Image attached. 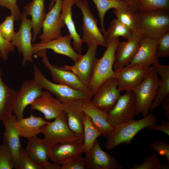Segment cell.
Masks as SVG:
<instances>
[{"mask_svg":"<svg viewBox=\"0 0 169 169\" xmlns=\"http://www.w3.org/2000/svg\"><path fill=\"white\" fill-rule=\"evenodd\" d=\"M72 39L71 37L69 34L50 40L44 43L32 44L34 53L42 50L50 49L55 53L69 57L75 63L82 55L76 52L72 48L71 44Z\"/></svg>","mask_w":169,"mask_h":169,"instance_id":"ffe728a7","label":"cell"},{"mask_svg":"<svg viewBox=\"0 0 169 169\" xmlns=\"http://www.w3.org/2000/svg\"><path fill=\"white\" fill-rule=\"evenodd\" d=\"M15 168L13 154L10 149L4 142L0 144V169Z\"/></svg>","mask_w":169,"mask_h":169,"instance_id":"d590c367","label":"cell"},{"mask_svg":"<svg viewBox=\"0 0 169 169\" xmlns=\"http://www.w3.org/2000/svg\"><path fill=\"white\" fill-rule=\"evenodd\" d=\"M159 82L158 74L153 68L139 84L131 90L136 100V116L141 114L144 116L149 113Z\"/></svg>","mask_w":169,"mask_h":169,"instance_id":"277c9868","label":"cell"},{"mask_svg":"<svg viewBox=\"0 0 169 169\" xmlns=\"http://www.w3.org/2000/svg\"><path fill=\"white\" fill-rule=\"evenodd\" d=\"M132 33L117 19H115L110 22L109 27L106 31L105 37L106 40L120 37L128 40L131 37Z\"/></svg>","mask_w":169,"mask_h":169,"instance_id":"836d02e7","label":"cell"},{"mask_svg":"<svg viewBox=\"0 0 169 169\" xmlns=\"http://www.w3.org/2000/svg\"><path fill=\"white\" fill-rule=\"evenodd\" d=\"M88 168L92 169H121L123 166L115 156L103 151L96 140L85 157Z\"/></svg>","mask_w":169,"mask_h":169,"instance_id":"e0dca14e","label":"cell"},{"mask_svg":"<svg viewBox=\"0 0 169 169\" xmlns=\"http://www.w3.org/2000/svg\"><path fill=\"white\" fill-rule=\"evenodd\" d=\"M15 47L8 42L0 33V57L4 60L8 59V54L14 50Z\"/></svg>","mask_w":169,"mask_h":169,"instance_id":"ee69618b","label":"cell"},{"mask_svg":"<svg viewBox=\"0 0 169 169\" xmlns=\"http://www.w3.org/2000/svg\"><path fill=\"white\" fill-rule=\"evenodd\" d=\"M158 40L143 37L134 57L130 63L125 67H129L136 64L150 66L159 63L156 55Z\"/></svg>","mask_w":169,"mask_h":169,"instance_id":"603a6c76","label":"cell"},{"mask_svg":"<svg viewBox=\"0 0 169 169\" xmlns=\"http://www.w3.org/2000/svg\"><path fill=\"white\" fill-rule=\"evenodd\" d=\"M56 0H50V2L49 6L48 9L50 10L54 6L55 2Z\"/></svg>","mask_w":169,"mask_h":169,"instance_id":"c3c4849f","label":"cell"},{"mask_svg":"<svg viewBox=\"0 0 169 169\" xmlns=\"http://www.w3.org/2000/svg\"><path fill=\"white\" fill-rule=\"evenodd\" d=\"M84 139L77 141L56 143L49 147V159L53 163L60 165L68 159L81 156L84 153Z\"/></svg>","mask_w":169,"mask_h":169,"instance_id":"ac0fdd59","label":"cell"},{"mask_svg":"<svg viewBox=\"0 0 169 169\" xmlns=\"http://www.w3.org/2000/svg\"><path fill=\"white\" fill-rule=\"evenodd\" d=\"M45 0H33L24 7L27 15L31 17L33 36L32 42L35 41L42 29V24L46 14Z\"/></svg>","mask_w":169,"mask_h":169,"instance_id":"83f0119b","label":"cell"},{"mask_svg":"<svg viewBox=\"0 0 169 169\" xmlns=\"http://www.w3.org/2000/svg\"><path fill=\"white\" fill-rule=\"evenodd\" d=\"M160 76V82L157 94L150 111L156 109L165 97L169 96V65L157 63L152 65Z\"/></svg>","mask_w":169,"mask_h":169,"instance_id":"f546056e","label":"cell"},{"mask_svg":"<svg viewBox=\"0 0 169 169\" xmlns=\"http://www.w3.org/2000/svg\"><path fill=\"white\" fill-rule=\"evenodd\" d=\"M153 68L152 66L136 64L114 70L118 83V89L120 92L131 90L139 84Z\"/></svg>","mask_w":169,"mask_h":169,"instance_id":"8fae6325","label":"cell"},{"mask_svg":"<svg viewBox=\"0 0 169 169\" xmlns=\"http://www.w3.org/2000/svg\"><path fill=\"white\" fill-rule=\"evenodd\" d=\"M17 94L3 81L0 68V123L13 114V110Z\"/></svg>","mask_w":169,"mask_h":169,"instance_id":"f1b7e54d","label":"cell"},{"mask_svg":"<svg viewBox=\"0 0 169 169\" xmlns=\"http://www.w3.org/2000/svg\"><path fill=\"white\" fill-rule=\"evenodd\" d=\"M169 163H161L156 153H152L150 156L145 157L142 163H135L130 169H168Z\"/></svg>","mask_w":169,"mask_h":169,"instance_id":"e575fe53","label":"cell"},{"mask_svg":"<svg viewBox=\"0 0 169 169\" xmlns=\"http://www.w3.org/2000/svg\"><path fill=\"white\" fill-rule=\"evenodd\" d=\"M34 79L43 89L54 95L62 103L74 99H91L92 97L64 84L52 82L48 79L36 66L33 67Z\"/></svg>","mask_w":169,"mask_h":169,"instance_id":"52a82bcc","label":"cell"},{"mask_svg":"<svg viewBox=\"0 0 169 169\" xmlns=\"http://www.w3.org/2000/svg\"><path fill=\"white\" fill-rule=\"evenodd\" d=\"M138 2L140 11L169 10V0H138Z\"/></svg>","mask_w":169,"mask_h":169,"instance_id":"74e56055","label":"cell"},{"mask_svg":"<svg viewBox=\"0 0 169 169\" xmlns=\"http://www.w3.org/2000/svg\"><path fill=\"white\" fill-rule=\"evenodd\" d=\"M22 14L19 29L16 32L11 43L13 46L17 47L20 54H23L22 64L24 66L28 62H33L34 53L32 44V21L27 18L28 15L24 10Z\"/></svg>","mask_w":169,"mask_h":169,"instance_id":"30bf717a","label":"cell"},{"mask_svg":"<svg viewBox=\"0 0 169 169\" xmlns=\"http://www.w3.org/2000/svg\"><path fill=\"white\" fill-rule=\"evenodd\" d=\"M17 120L16 116L13 114L2 120L5 131L3 136V142L5 143L11 151L14 157L16 168L18 156L22 148L20 137L18 131L14 126Z\"/></svg>","mask_w":169,"mask_h":169,"instance_id":"484cf974","label":"cell"},{"mask_svg":"<svg viewBox=\"0 0 169 169\" xmlns=\"http://www.w3.org/2000/svg\"><path fill=\"white\" fill-rule=\"evenodd\" d=\"M148 130H158L166 133L169 136V120H163L162 122L159 125L156 124L148 126L146 128Z\"/></svg>","mask_w":169,"mask_h":169,"instance_id":"f6af8a7d","label":"cell"},{"mask_svg":"<svg viewBox=\"0 0 169 169\" xmlns=\"http://www.w3.org/2000/svg\"><path fill=\"white\" fill-rule=\"evenodd\" d=\"M139 29L144 37L159 39L169 31V11L153 10L135 13Z\"/></svg>","mask_w":169,"mask_h":169,"instance_id":"3957f363","label":"cell"},{"mask_svg":"<svg viewBox=\"0 0 169 169\" xmlns=\"http://www.w3.org/2000/svg\"><path fill=\"white\" fill-rule=\"evenodd\" d=\"M35 54L37 56L42 58V62L50 71L54 83L67 85L93 97L88 87L73 73L63 69L61 67L53 65L50 63L47 57L46 50H40Z\"/></svg>","mask_w":169,"mask_h":169,"instance_id":"ba28073f","label":"cell"},{"mask_svg":"<svg viewBox=\"0 0 169 169\" xmlns=\"http://www.w3.org/2000/svg\"><path fill=\"white\" fill-rule=\"evenodd\" d=\"M113 12L117 19L132 32L139 30L135 13L130 9H114Z\"/></svg>","mask_w":169,"mask_h":169,"instance_id":"d6a6232c","label":"cell"},{"mask_svg":"<svg viewBox=\"0 0 169 169\" xmlns=\"http://www.w3.org/2000/svg\"><path fill=\"white\" fill-rule=\"evenodd\" d=\"M98 11L101 30L105 37L106 34L104 20L106 12L112 8L130 9L126 3L121 0H92Z\"/></svg>","mask_w":169,"mask_h":169,"instance_id":"4dcf8cb0","label":"cell"},{"mask_svg":"<svg viewBox=\"0 0 169 169\" xmlns=\"http://www.w3.org/2000/svg\"><path fill=\"white\" fill-rule=\"evenodd\" d=\"M17 0H0V6L10 10L11 14L13 15L15 21L21 19L22 13H20L17 4Z\"/></svg>","mask_w":169,"mask_h":169,"instance_id":"b9f144b4","label":"cell"},{"mask_svg":"<svg viewBox=\"0 0 169 169\" xmlns=\"http://www.w3.org/2000/svg\"><path fill=\"white\" fill-rule=\"evenodd\" d=\"M108 113V121L113 127L133 119L136 113V100L133 91H126L121 95Z\"/></svg>","mask_w":169,"mask_h":169,"instance_id":"9c48e42d","label":"cell"},{"mask_svg":"<svg viewBox=\"0 0 169 169\" xmlns=\"http://www.w3.org/2000/svg\"><path fill=\"white\" fill-rule=\"evenodd\" d=\"M15 20L13 15H10L0 24V33L8 42H11L15 34L14 23Z\"/></svg>","mask_w":169,"mask_h":169,"instance_id":"f35d334b","label":"cell"},{"mask_svg":"<svg viewBox=\"0 0 169 169\" xmlns=\"http://www.w3.org/2000/svg\"><path fill=\"white\" fill-rule=\"evenodd\" d=\"M49 122L41 117L35 116L31 113L28 117L17 119L14 126L20 136L28 140L41 133L42 127Z\"/></svg>","mask_w":169,"mask_h":169,"instance_id":"4316f807","label":"cell"},{"mask_svg":"<svg viewBox=\"0 0 169 169\" xmlns=\"http://www.w3.org/2000/svg\"><path fill=\"white\" fill-rule=\"evenodd\" d=\"M91 100H83L84 112L90 118L93 125L102 135L106 137L113 128L108 121V113L97 108Z\"/></svg>","mask_w":169,"mask_h":169,"instance_id":"cb8c5ba5","label":"cell"},{"mask_svg":"<svg viewBox=\"0 0 169 169\" xmlns=\"http://www.w3.org/2000/svg\"><path fill=\"white\" fill-rule=\"evenodd\" d=\"M43 89L34 79L25 80L22 83L17 91L13 107V114L17 119L23 117L25 108L40 95Z\"/></svg>","mask_w":169,"mask_h":169,"instance_id":"4fadbf2b","label":"cell"},{"mask_svg":"<svg viewBox=\"0 0 169 169\" xmlns=\"http://www.w3.org/2000/svg\"><path fill=\"white\" fill-rule=\"evenodd\" d=\"M119 37L107 40V46L102 56L95 59L91 78L88 86L92 96L100 84L106 79L115 78L113 68Z\"/></svg>","mask_w":169,"mask_h":169,"instance_id":"7a4b0ae2","label":"cell"},{"mask_svg":"<svg viewBox=\"0 0 169 169\" xmlns=\"http://www.w3.org/2000/svg\"><path fill=\"white\" fill-rule=\"evenodd\" d=\"M83 120L84 134L83 146L84 153L86 155L89 153L97 138L102 134L93 125L90 118L84 113Z\"/></svg>","mask_w":169,"mask_h":169,"instance_id":"1f68e13d","label":"cell"},{"mask_svg":"<svg viewBox=\"0 0 169 169\" xmlns=\"http://www.w3.org/2000/svg\"><path fill=\"white\" fill-rule=\"evenodd\" d=\"M156 55L158 58L169 56V31L165 33L158 39Z\"/></svg>","mask_w":169,"mask_h":169,"instance_id":"60d3db41","label":"cell"},{"mask_svg":"<svg viewBox=\"0 0 169 169\" xmlns=\"http://www.w3.org/2000/svg\"><path fill=\"white\" fill-rule=\"evenodd\" d=\"M15 169H43V168L32 159L25 149L22 147Z\"/></svg>","mask_w":169,"mask_h":169,"instance_id":"8d00e7d4","label":"cell"},{"mask_svg":"<svg viewBox=\"0 0 169 169\" xmlns=\"http://www.w3.org/2000/svg\"><path fill=\"white\" fill-rule=\"evenodd\" d=\"M48 90L42 93L31 104L32 110H37L43 113L47 120L54 119L64 111L62 103Z\"/></svg>","mask_w":169,"mask_h":169,"instance_id":"d6986e66","label":"cell"},{"mask_svg":"<svg viewBox=\"0 0 169 169\" xmlns=\"http://www.w3.org/2000/svg\"><path fill=\"white\" fill-rule=\"evenodd\" d=\"M117 87L115 78L106 79L98 88L91 100L92 103L100 109L109 112L114 107L121 95Z\"/></svg>","mask_w":169,"mask_h":169,"instance_id":"7c38bea8","label":"cell"},{"mask_svg":"<svg viewBox=\"0 0 169 169\" xmlns=\"http://www.w3.org/2000/svg\"><path fill=\"white\" fill-rule=\"evenodd\" d=\"M54 120L42 127L41 133L44 136V140L50 147L59 143L71 142L81 138L69 128L66 113L63 111Z\"/></svg>","mask_w":169,"mask_h":169,"instance_id":"5b68a950","label":"cell"},{"mask_svg":"<svg viewBox=\"0 0 169 169\" xmlns=\"http://www.w3.org/2000/svg\"><path fill=\"white\" fill-rule=\"evenodd\" d=\"M49 148L43 139L39 138L37 136L28 140L25 149L32 159L42 166L43 169H61L60 165L49 161Z\"/></svg>","mask_w":169,"mask_h":169,"instance_id":"7402d4cb","label":"cell"},{"mask_svg":"<svg viewBox=\"0 0 169 169\" xmlns=\"http://www.w3.org/2000/svg\"><path fill=\"white\" fill-rule=\"evenodd\" d=\"M81 11L83 15L81 38L83 43L88 46L95 44L106 47L107 41L97 25V20L93 15L87 0H79L75 3Z\"/></svg>","mask_w":169,"mask_h":169,"instance_id":"8992f818","label":"cell"},{"mask_svg":"<svg viewBox=\"0 0 169 169\" xmlns=\"http://www.w3.org/2000/svg\"><path fill=\"white\" fill-rule=\"evenodd\" d=\"M79 0H62L60 18L64 23L73 40V49L78 53L81 54L83 42L77 33L72 18V8Z\"/></svg>","mask_w":169,"mask_h":169,"instance_id":"d4e9b609","label":"cell"},{"mask_svg":"<svg viewBox=\"0 0 169 169\" xmlns=\"http://www.w3.org/2000/svg\"><path fill=\"white\" fill-rule=\"evenodd\" d=\"M95 44L88 46L86 53L72 66L65 65L62 69L69 70L75 74L79 80L88 87L92 73L97 47Z\"/></svg>","mask_w":169,"mask_h":169,"instance_id":"2e32d148","label":"cell"},{"mask_svg":"<svg viewBox=\"0 0 169 169\" xmlns=\"http://www.w3.org/2000/svg\"><path fill=\"white\" fill-rule=\"evenodd\" d=\"M83 100H72L62 104L63 110L66 114L69 128L77 136L84 138Z\"/></svg>","mask_w":169,"mask_h":169,"instance_id":"44dd1931","label":"cell"},{"mask_svg":"<svg viewBox=\"0 0 169 169\" xmlns=\"http://www.w3.org/2000/svg\"><path fill=\"white\" fill-rule=\"evenodd\" d=\"M61 169H85L88 168L85 158L78 156L72 157L60 165Z\"/></svg>","mask_w":169,"mask_h":169,"instance_id":"ab89813d","label":"cell"},{"mask_svg":"<svg viewBox=\"0 0 169 169\" xmlns=\"http://www.w3.org/2000/svg\"><path fill=\"white\" fill-rule=\"evenodd\" d=\"M143 37L142 31L139 29L133 32L131 37L126 41L118 42L115 52L114 70L123 68L130 63L138 50Z\"/></svg>","mask_w":169,"mask_h":169,"instance_id":"9a60e30c","label":"cell"},{"mask_svg":"<svg viewBox=\"0 0 169 169\" xmlns=\"http://www.w3.org/2000/svg\"><path fill=\"white\" fill-rule=\"evenodd\" d=\"M160 104L165 112L167 119L169 120V96L164 98Z\"/></svg>","mask_w":169,"mask_h":169,"instance_id":"7dc6e473","label":"cell"},{"mask_svg":"<svg viewBox=\"0 0 169 169\" xmlns=\"http://www.w3.org/2000/svg\"><path fill=\"white\" fill-rule=\"evenodd\" d=\"M156 115L149 113L142 119H134L113 127L106 137L105 147L108 150H112L120 144L129 145L134 136L142 129L156 124Z\"/></svg>","mask_w":169,"mask_h":169,"instance_id":"6da1fadb","label":"cell"},{"mask_svg":"<svg viewBox=\"0 0 169 169\" xmlns=\"http://www.w3.org/2000/svg\"><path fill=\"white\" fill-rule=\"evenodd\" d=\"M62 0H56L53 7L46 14L42 25V33L39 36L40 43L62 36L61 29L65 26L60 18Z\"/></svg>","mask_w":169,"mask_h":169,"instance_id":"5bb4252c","label":"cell"},{"mask_svg":"<svg viewBox=\"0 0 169 169\" xmlns=\"http://www.w3.org/2000/svg\"><path fill=\"white\" fill-rule=\"evenodd\" d=\"M150 148L154 151H157L159 155L166 157L167 163L169 164V145L167 143L162 141H157L152 144Z\"/></svg>","mask_w":169,"mask_h":169,"instance_id":"7bdbcfd3","label":"cell"},{"mask_svg":"<svg viewBox=\"0 0 169 169\" xmlns=\"http://www.w3.org/2000/svg\"><path fill=\"white\" fill-rule=\"evenodd\" d=\"M127 3L130 9L135 13L139 12L138 0H121Z\"/></svg>","mask_w":169,"mask_h":169,"instance_id":"bcb514c9","label":"cell"}]
</instances>
